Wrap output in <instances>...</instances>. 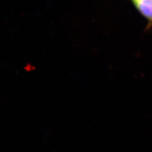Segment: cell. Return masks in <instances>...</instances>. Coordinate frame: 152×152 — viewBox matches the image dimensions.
Segmentation results:
<instances>
[{"label":"cell","instance_id":"1","mask_svg":"<svg viewBox=\"0 0 152 152\" xmlns=\"http://www.w3.org/2000/svg\"><path fill=\"white\" fill-rule=\"evenodd\" d=\"M141 15L152 22V0H132Z\"/></svg>","mask_w":152,"mask_h":152}]
</instances>
